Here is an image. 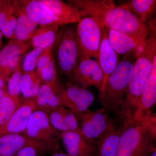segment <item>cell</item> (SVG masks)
<instances>
[{
    "label": "cell",
    "mask_w": 156,
    "mask_h": 156,
    "mask_svg": "<svg viewBox=\"0 0 156 156\" xmlns=\"http://www.w3.org/2000/svg\"><path fill=\"white\" fill-rule=\"evenodd\" d=\"M59 27L56 24L39 25L30 39L31 46L44 50L54 45Z\"/></svg>",
    "instance_id": "23"
},
{
    "label": "cell",
    "mask_w": 156,
    "mask_h": 156,
    "mask_svg": "<svg viewBox=\"0 0 156 156\" xmlns=\"http://www.w3.org/2000/svg\"><path fill=\"white\" fill-rule=\"evenodd\" d=\"M156 32H150L142 48L135 53L134 70L125 100L119 115V120L134 119L137 102L151 75L152 62L156 55Z\"/></svg>",
    "instance_id": "1"
},
{
    "label": "cell",
    "mask_w": 156,
    "mask_h": 156,
    "mask_svg": "<svg viewBox=\"0 0 156 156\" xmlns=\"http://www.w3.org/2000/svg\"><path fill=\"white\" fill-rule=\"evenodd\" d=\"M6 94H9L8 93H7L5 92V90H1L0 89V98L3 97L4 95H6Z\"/></svg>",
    "instance_id": "38"
},
{
    "label": "cell",
    "mask_w": 156,
    "mask_h": 156,
    "mask_svg": "<svg viewBox=\"0 0 156 156\" xmlns=\"http://www.w3.org/2000/svg\"><path fill=\"white\" fill-rule=\"evenodd\" d=\"M30 19L38 25L56 24L61 23L53 12L40 0H19Z\"/></svg>",
    "instance_id": "17"
},
{
    "label": "cell",
    "mask_w": 156,
    "mask_h": 156,
    "mask_svg": "<svg viewBox=\"0 0 156 156\" xmlns=\"http://www.w3.org/2000/svg\"><path fill=\"white\" fill-rule=\"evenodd\" d=\"M78 9L82 17H90L105 23L107 15L116 6L112 0H68Z\"/></svg>",
    "instance_id": "16"
},
{
    "label": "cell",
    "mask_w": 156,
    "mask_h": 156,
    "mask_svg": "<svg viewBox=\"0 0 156 156\" xmlns=\"http://www.w3.org/2000/svg\"><path fill=\"white\" fill-rule=\"evenodd\" d=\"M53 56L57 72L69 80L79 60L76 27L70 24L61 26L53 45Z\"/></svg>",
    "instance_id": "4"
},
{
    "label": "cell",
    "mask_w": 156,
    "mask_h": 156,
    "mask_svg": "<svg viewBox=\"0 0 156 156\" xmlns=\"http://www.w3.org/2000/svg\"><path fill=\"white\" fill-rule=\"evenodd\" d=\"M105 27L132 37L142 44L148 36L147 26L122 4L108 12L105 19Z\"/></svg>",
    "instance_id": "7"
},
{
    "label": "cell",
    "mask_w": 156,
    "mask_h": 156,
    "mask_svg": "<svg viewBox=\"0 0 156 156\" xmlns=\"http://www.w3.org/2000/svg\"><path fill=\"white\" fill-rule=\"evenodd\" d=\"M23 134L39 141H60V132L51 125L48 113L41 110L32 113Z\"/></svg>",
    "instance_id": "11"
},
{
    "label": "cell",
    "mask_w": 156,
    "mask_h": 156,
    "mask_svg": "<svg viewBox=\"0 0 156 156\" xmlns=\"http://www.w3.org/2000/svg\"><path fill=\"white\" fill-rule=\"evenodd\" d=\"M59 141H42L31 139L23 134H5L0 136V156H13L18 151L33 147L43 153L60 151Z\"/></svg>",
    "instance_id": "8"
},
{
    "label": "cell",
    "mask_w": 156,
    "mask_h": 156,
    "mask_svg": "<svg viewBox=\"0 0 156 156\" xmlns=\"http://www.w3.org/2000/svg\"><path fill=\"white\" fill-rule=\"evenodd\" d=\"M43 84L41 79L36 70L23 72L21 93L24 98L35 97Z\"/></svg>",
    "instance_id": "28"
},
{
    "label": "cell",
    "mask_w": 156,
    "mask_h": 156,
    "mask_svg": "<svg viewBox=\"0 0 156 156\" xmlns=\"http://www.w3.org/2000/svg\"><path fill=\"white\" fill-rule=\"evenodd\" d=\"M2 31L0 30V48L2 47Z\"/></svg>",
    "instance_id": "39"
},
{
    "label": "cell",
    "mask_w": 156,
    "mask_h": 156,
    "mask_svg": "<svg viewBox=\"0 0 156 156\" xmlns=\"http://www.w3.org/2000/svg\"></svg>",
    "instance_id": "40"
},
{
    "label": "cell",
    "mask_w": 156,
    "mask_h": 156,
    "mask_svg": "<svg viewBox=\"0 0 156 156\" xmlns=\"http://www.w3.org/2000/svg\"><path fill=\"white\" fill-rule=\"evenodd\" d=\"M103 80V73L97 60L85 58L78 60L68 81L85 88L93 87L100 91Z\"/></svg>",
    "instance_id": "10"
},
{
    "label": "cell",
    "mask_w": 156,
    "mask_h": 156,
    "mask_svg": "<svg viewBox=\"0 0 156 156\" xmlns=\"http://www.w3.org/2000/svg\"><path fill=\"white\" fill-rule=\"evenodd\" d=\"M105 23L90 17H84L78 22L76 36L79 49V60L94 58L97 60Z\"/></svg>",
    "instance_id": "6"
},
{
    "label": "cell",
    "mask_w": 156,
    "mask_h": 156,
    "mask_svg": "<svg viewBox=\"0 0 156 156\" xmlns=\"http://www.w3.org/2000/svg\"><path fill=\"white\" fill-rule=\"evenodd\" d=\"M108 40L112 48L117 54L121 55L136 53L144 44L132 37L109 29Z\"/></svg>",
    "instance_id": "20"
},
{
    "label": "cell",
    "mask_w": 156,
    "mask_h": 156,
    "mask_svg": "<svg viewBox=\"0 0 156 156\" xmlns=\"http://www.w3.org/2000/svg\"><path fill=\"white\" fill-rule=\"evenodd\" d=\"M22 56H16L0 62V78L5 82H7L9 78L21 62Z\"/></svg>",
    "instance_id": "31"
},
{
    "label": "cell",
    "mask_w": 156,
    "mask_h": 156,
    "mask_svg": "<svg viewBox=\"0 0 156 156\" xmlns=\"http://www.w3.org/2000/svg\"><path fill=\"white\" fill-rule=\"evenodd\" d=\"M57 109L62 116L69 131L80 132L77 119L75 114L62 105L58 106Z\"/></svg>",
    "instance_id": "33"
},
{
    "label": "cell",
    "mask_w": 156,
    "mask_h": 156,
    "mask_svg": "<svg viewBox=\"0 0 156 156\" xmlns=\"http://www.w3.org/2000/svg\"><path fill=\"white\" fill-rule=\"evenodd\" d=\"M135 55L133 53L124 55L99 91L101 105L117 117L128 92L134 70Z\"/></svg>",
    "instance_id": "2"
},
{
    "label": "cell",
    "mask_w": 156,
    "mask_h": 156,
    "mask_svg": "<svg viewBox=\"0 0 156 156\" xmlns=\"http://www.w3.org/2000/svg\"><path fill=\"white\" fill-rule=\"evenodd\" d=\"M36 101L38 109L48 113L61 105L56 93L50 86L46 84H42L40 87L36 96Z\"/></svg>",
    "instance_id": "26"
},
{
    "label": "cell",
    "mask_w": 156,
    "mask_h": 156,
    "mask_svg": "<svg viewBox=\"0 0 156 156\" xmlns=\"http://www.w3.org/2000/svg\"><path fill=\"white\" fill-rule=\"evenodd\" d=\"M13 2L17 20L15 39L23 41H30L38 25L30 19L19 1Z\"/></svg>",
    "instance_id": "21"
},
{
    "label": "cell",
    "mask_w": 156,
    "mask_h": 156,
    "mask_svg": "<svg viewBox=\"0 0 156 156\" xmlns=\"http://www.w3.org/2000/svg\"><path fill=\"white\" fill-rule=\"evenodd\" d=\"M16 13L13 1L0 0V30L8 38L15 39Z\"/></svg>",
    "instance_id": "22"
},
{
    "label": "cell",
    "mask_w": 156,
    "mask_h": 156,
    "mask_svg": "<svg viewBox=\"0 0 156 156\" xmlns=\"http://www.w3.org/2000/svg\"><path fill=\"white\" fill-rule=\"evenodd\" d=\"M53 46L44 49L38 59L35 70L43 83L50 86L55 93L62 83L58 78L53 56Z\"/></svg>",
    "instance_id": "14"
},
{
    "label": "cell",
    "mask_w": 156,
    "mask_h": 156,
    "mask_svg": "<svg viewBox=\"0 0 156 156\" xmlns=\"http://www.w3.org/2000/svg\"><path fill=\"white\" fill-rule=\"evenodd\" d=\"M21 62L18 63L12 74L9 78L8 82V93L12 97H19L21 93V83L23 72Z\"/></svg>",
    "instance_id": "30"
},
{
    "label": "cell",
    "mask_w": 156,
    "mask_h": 156,
    "mask_svg": "<svg viewBox=\"0 0 156 156\" xmlns=\"http://www.w3.org/2000/svg\"><path fill=\"white\" fill-rule=\"evenodd\" d=\"M51 156H71L69 155L68 154L66 153L63 152L58 151L52 154Z\"/></svg>",
    "instance_id": "36"
},
{
    "label": "cell",
    "mask_w": 156,
    "mask_h": 156,
    "mask_svg": "<svg viewBox=\"0 0 156 156\" xmlns=\"http://www.w3.org/2000/svg\"><path fill=\"white\" fill-rule=\"evenodd\" d=\"M24 98L12 97L9 94L0 98V135L15 110Z\"/></svg>",
    "instance_id": "27"
},
{
    "label": "cell",
    "mask_w": 156,
    "mask_h": 156,
    "mask_svg": "<svg viewBox=\"0 0 156 156\" xmlns=\"http://www.w3.org/2000/svg\"><path fill=\"white\" fill-rule=\"evenodd\" d=\"M121 131L122 125L119 122L115 128L105 134L96 144L95 156H115Z\"/></svg>",
    "instance_id": "24"
},
{
    "label": "cell",
    "mask_w": 156,
    "mask_h": 156,
    "mask_svg": "<svg viewBox=\"0 0 156 156\" xmlns=\"http://www.w3.org/2000/svg\"><path fill=\"white\" fill-rule=\"evenodd\" d=\"M43 50L41 48H35L25 55L21 66L23 72H29L35 70L38 59Z\"/></svg>",
    "instance_id": "32"
},
{
    "label": "cell",
    "mask_w": 156,
    "mask_h": 156,
    "mask_svg": "<svg viewBox=\"0 0 156 156\" xmlns=\"http://www.w3.org/2000/svg\"><path fill=\"white\" fill-rule=\"evenodd\" d=\"M56 94L61 105L74 114L89 109L95 100L94 95L87 88L69 81L65 84L61 83Z\"/></svg>",
    "instance_id": "9"
},
{
    "label": "cell",
    "mask_w": 156,
    "mask_h": 156,
    "mask_svg": "<svg viewBox=\"0 0 156 156\" xmlns=\"http://www.w3.org/2000/svg\"><path fill=\"white\" fill-rule=\"evenodd\" d=\"M156 102V69H152L151 75L144 85L137 102L134 119L143 122L154 113Z\"/></svg>",
    "instance_id": "13"
},
{
    "label": "cell",
    "mask_w": 156,
    "mask_h": 156,
    "mask_svg": "<svg viewBox=\"0 0 156 156\" xmlns=\"http://www.w3.org/2000/svg\"><path fill=\"white\" fill-rule=\"evenodd\" d=\"M66 153L71 156H95L96 147L81 134L80 132L68 131L60 134Z\"/></svg>",
    "instance_id": "15"
},
{
    "label": "cell",
    "mask_w": 156,
    "mask_h": 156,
    "mask_svg": "<svg viewBox=\"0 0 156 156\" xmlns=\"http://www.w3.org/2000/svg\"><path fill=\"white\" fill-rule=\"evenodd\" d=\"M147 156H156V148H154L151 151Z\"/></svg>",
    "instance_id": "37"
},
{
    "label": "cell",
    "mask_w": 156,
    "mask_h": 156,
    "mask_svg": "<svg viewBox=\"0 0 156 156\" xmlns=\"http://www.w3.org/2000/svg\"><path fill=\"white\" fill-rule=\"evenodd\" d=\"M31 47L30 41H19L11 39L5 48L0 51V62L16 56H22Z\"/></svg>",
    "instance_id": "29"
},
{
    "label": "cell",
    "mask_w": 156,
    "mask_h": 156,
    "mask_svg": "<svg viewBox=\"0 0 156 156\" xmlns=\"http://www.w3.org/2000/svg\"><path fill=\"white\" fill-rule=\"evenodd\" d=\"M37 109L36 97L24 98L22 102L9 119L0 136L5 134L23 133L31 115Z\"/></svg>",
    "instance_id": "12"
},
{
    "label": "cell",
    "mask_w": 156,
    "mask_h": 156,
    "mask_svg": "<svg viewBox=\"0 0 156 156\" xmlns=\"http://www.w3.org/2000/svg\"><path fill=\"white\" fill-rule=\"evenodd\" d=\"M97 61L103 74V83L101 89L105 84L109 75L115 68L120 61L118 54L110 44L108 40V29L105 26L104 29Z\"/></svg>",
    "instance_id": "18"
},
{
    "label": "cell",
    "mask_w": 156,
    "mask_h": 156,
    "mask_svg": "<svg viewBox=\"0 0 156 156\" xmlns=\"http://www.w3.org/2000/svg\"><path fill=\"white\" fill-rule=\"evenodd\" d=\"M41 151L33 147H27L18 151L13 156H40Z\"/></svg>",
    "instance_id": "35"
},
{
    "label": "cell",
    "mask_w": 156,
    "mask_h": 156,
    "mask_svg": "<svg viewBox=\"0 0 156 156\" xmlns=\"http://www.w3.org/2000/svg\"><path fill=\"white\" fill-rule=\"evenodd\" d=\"M131 13L145 23L154 13L156 0H131L123 3Z\"/></svg>",
    "instance_id": "25"
},
{
    "label": "cell",
    "mask_w": 156,
    "mask_h": 156,
    "mask_svg": "<svg viewBox=\"0 0 156 156\" xmlns=\"http://www.w3.org/2000/svg\"><path fill=\"white\" fill-rule=\"evenodd\" d=\"M48 6L59 20L62 26L78 23L83 17L71 4L62 0H40Z\"/></svg>",
    "instance_id": "19"
},
{
    "label": "cell",
    "mask_w": 156,
    "mask_h": 156,
    "mask_svg": "<svg viewBox=\"0 0 156 156\" xmlns=\"http://www.w3.org/2000/svg\"><path fill=\"white\" fill-rule=\"evenodd\" d=\"M119 122L122 131L115 156H147L156 147L143 122L130 119Z\"/></svg>",
    "instance_id": "3"
},
{
    "label": "cell",
    "mask_w": 156,
    "mask_h": 156,
    "mask_svg": "<svg viewBox=\"0 0 156 156\" xmlns=\"http://www.w3.org/2000/svg\"><path fill=\"white\" fill-rule=\"evenodd\" d=\"M105 108L95 110L88 109L75 114L81 134L89 142L96 145L106 134L119 124Z\"/></svg>",
    "instance_id": "5"
},
{
    "label": "cell",
    "mask_w": 156,
    "mask_h": 156,
    "mask_svg": "<svg viewBox=\"0 0 156 156\" xmlns=\"http://www.w3.org/2000/svg\"><path fill=\"white\" fill-rule=\"evenodd\" d=\"M48 114L50 123L57 131L60 133L69 131L57 107L49 112Z\"/></svg>",
    "instance_id": "34"
}]
</instances>
